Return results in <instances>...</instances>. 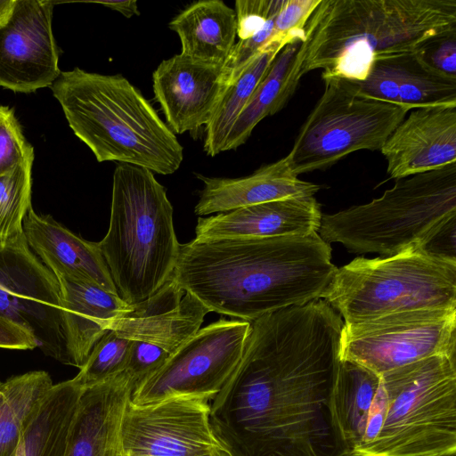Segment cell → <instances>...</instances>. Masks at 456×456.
Masks as SVG:
<instances>
[{
  "label": "cell",
  "mask_w": 456,
  "mask_h": 456,
  "mask_svg": "<svg viewBox=\"0 0 456 456\" xmlns=\"http://www.w3.org/2000/svg\"><path fill=\"white\" fill-rule=\"evenodd\" d=\"M344 322L322 298L251 322L242 356L210 401V424L232 456H352L329 400Z\"/></svg>",
  "instance_id": "6da1fadb"
},
{
  "label": "cell",
  "mask_w": 456,
  "mask_h": 456,
  "mask_svg": "<svg viewBox=\"0 0 456 456\" xmlns=\"http://www.w3.org/2000/svg\"><path fill=\"white\" fill-rule=\"evenodd\" d=\"M338 267L317 232L180 246L172 277L209 312L253 322L322 298Z\"/></svg>",
  "instance_id": "7a4b0ae2"
},
{
  "label": "cell",
  "mask_w": 456,
  "mask_h": 456,
  "mask_svg": "<svg viewBox=\"0 0 456 456\" xmlns=\"http://www.w3.org/2000/svg\"><path fill=\"white\" fill-rule=\"evenodd\" d=\"M456 29V0H321L296 53L301 77L362 81L380 58Z\"/></svg>",
  "instance_id": "3957f363"
},
{
  "label": "cell",
  "mask_w": 456,
  "mask_h": 456,
  "mask_svg": "<svg viewBox=\"0 0 456 456\" xmlns=\"http://www.w3.org/2000/svg\"><path fill=\"white\" fill-rule=\"evenodd\" d=\"M74 134L98 162L115 161L171 175L183 148L142 92L120 74L74 68L50 86Z\"/></svg>",
  "instance_id": "277c9868"
},
{
  "label": "cell",
  "mask_w": 456,
  "mask_h": 456,
  "mask_svg": "<svg viewBox=\"0 0 456 456\" xmlns=\"http://www.w3.org/2000/svg\"><path fill=\"white\" fill-rule=\"evenodd\" d=\"M173 212L151 171L117 165L110 225L99 245L118 296L128 305L151 297L173 274L181 246Z\"/></svg>",
  "instance_id": "5b68a950"
},
{
  "label": "cell",
  "mask_w": 456,
  "mask_h": 456,
  "mask_svg": "<svg viewBox=\"0 0 456 456\" xmlns=\"http://www.w3.org/2000/svg\"><path fill=\"white\" fill-rule=\"evenodd\" d=\"M456 214V163L396 181L382 196L322 214L317 233L355 254L391 256L418 245Z\"/></svg>",
  "instance_id": "8992f818"
},
{
  "label": "cell",
  "mask_w": 456,
  "mask_h": 456,
  "mask_svg": "<svg viewBox=\"0 0 456 456\" xmlns=\"http://www.w3.org/2000/svg\"><path fill=\"white\" fill-rule=\"evenodd\" d=\"M380 379L385 419L356 456H456V356L427 357Z\"/></svg>",
  "instance_id": "52a82bcc"
},
{
  "label": "cell",
  "mask_w": 456,
  "mask_h": 456,
  "mask_svg": "<svg viewBox=\"0 0 456 456\" xmlns=\"http://www.w3.org/2000/svg\"><path fill=\"white\" fill-rule=\"evenodd\" d=\"M322 299L346 325L400 312L456 309V264L416 247L391 256H359L337 268Z\"/></svg>",
  "instance_id": "ba28073f"
},
{
  "label": "cell",
  "mask_w": 456,
  "mask_h": 456,
  "mask_svg": "<svg viewBox=\"0 0 456 456\" xmlns=\"http://www.w3.org/2000/svg\"><path fill=\"white\" fill-rule=\"evenodd\" d=\"M322 80L324 91L286 155L297 175L330 167L357 151H380L409 112L358 95L348 80Z\"/></svg>",
  "instance_id": "9c48e42d"
},
{
  "label": "cell",
  "mask_w": 456,
  "mask_h": 456,
  "mask_svg": "<svg viewBox=\"0 0 456 456\" xmlns=\"http://www.w3.org/2000/svg\"><path fill=\"white\" fill-rule=\"evenodd\" d=\"M437 354L456 356V309L412 310L344 324L342 360L379 376Z\"/></svg>",
  "instance_id": "30bf717a"
},
{
  "label": "cell",
  "mask_w": 456,
  "mask_h": 456,
  "mask_svg": "<svg viewBox=\"0 0 456 456\" xmlns=\"http://www.w3.org/2000/svg\"><path fill=\"white\" fill-rule=\"evenodd\" d=\"M250 326V322L221 318L200 329L134 388L131 403L147 404L178 394L216 395L238 365Z\"/></svg>",
  "instance_id": "8fae6325"
},
{
  "label": "cell",
  "mask_w": 456,
  "mask_h": 456,
  "mask_svg": "<svg viewBox=\"0 0 456 456\" xmlns=\"http://www.w3.org/2000/svg\"><path fill=\"white\" fill-rule=\"evenodd\" d=\"M0 316L28 328L45 355L68 365L58 280L23 232L0 243Z\"/></svg>",
  "instance_id": "7c38bea8"
},
{
  "label": "cell",
  "mask_w": 456,
  "mask_h": 456,
  "mask_svg": "<svg viewBox=\"0 0 456 456\" xmlns=\"http://www.w3.org/2000/svg\"><path fill=\"white\" fill-rule=\"evenodd\" d=\"M210 394H178L136 405L122 422L127 456H204L229 452L210 424Z\"/></svg>",
  "instance_id": "4fadbf2b"
},
{
  "label": "cell",
  "mask_w": 456,
  "mask_h": 456,
  "mask_svg": "<svg viewBox=\"0 0 456 456\" xmlns=\"http://www.w3.org/2000/svg\"><path fill=\"white\" fill-rule=\"evenodd\" d=\"M53 2L16 0L0 27V86L32 93L51 86L61 74L53 29Z\"/></svg>",
  "instance_id": "5bb4252c"
},
{
  "label": "cell",
  "mask_w": 456,
  "mask_h": 456,
  "mask_svg": "<svg viewBox=\"0 0 456 456\" xmlns=\"http://www.w3.org/2000/svg\"><path fill=\"white\" fill-rule=\"evenodd\" d=\"M152 88L173 133L194 132L208 124L224 90L223 65L178 53L158 65Z\"/></svg>",
  "instance_id": "9a60e30c"
},
{
  "label": "cell",
  "mask_w": 456,
  "mask_h": 456,
  "mask_svg": "<svg viewBox=\"0 0 456 456\" xmlns=\"http://www.w3.org/2000/svg\"><path fill=\"white\" fill-rule=\"evenodd\" d=\"M380 149L391 178L456 163V106L411 110Z\"/></svg>",
  "instance_id": "2e32d148"
},
{
  "label": "cell",
  "mask_w": 456,
  "mask_h": 456,
  "mask_svg": "<svg viewBox=\"0 0 456 456\" xmlns=\"http://www.w3.org/2000/svg\"><path fill=\"white\" fill-rule=\"evenodd\" d=\"M209 311L171 276L151 297L112 320L109 330L173 354L200 329Z\"/></svg>",
  "instance_id": "e0dca14e"
},
{
  "label": "cell",
  "mask_w": 456,
  "mask_h": 456,
  "mask_svg": "<svg viewBox=\"0 0 456 456\" xmlns=\"http://www.w3.org/2000/svg\"><path fill=\"white\" fill-rule=\"evenodd\" d=\"M134 385L132 376L123 370L84 387L66 456H127L122 422Z\"/></svg>",
  "instance_id": "ac0fdd59"
},
{
  "label": "cell",
  "mask_w": 456,
  "mask_h": 456,
  "mask_svg": "<svg viewBox=\"0 0 456 456\" xmlns=\"http://www.w3.org/2000/svg\"><path fill=\"white\" fill-rule=\"evenodd\" d=\"M322 216L314 196L273 200L199 217L195 240L309 235L318 232Z\"/></svg>",
  "instance_id": "d6986e66"
},
{
  "label": "cell",
  "mask_w": 456,
  "mask_h": 456,
  "mask_svg": "<svg viewBox=\"0 0 456 456\" xmlns=\"http://www.w3.org/2000/svg\"><path fill=\"white\" fill-rule=\"evenodd\" d=\"M22 229L31 251L56 278L90 283L118 295L99 242L82 239L51 216L38 215L32 207Z\"/></svg>",
  "instance_id": "ffe728a7"
},
{
  "label": "cell",
  "mask_w": 456,
  "mask_h": 456,
  "mask_svg": "<svg viewBox=\"0 0 456 456\" xmlns=\"http://www.w3.org/2000/svg\"><path fill=\"white\" fill-rule=\"evenodd\" d=\"M204 186L194 212L198 216L295 197L314 196L322 186L298 178L287 156L239 178L197 175Z\"/></svg>",
  "instance_id": "44dd1931"
},
{
  "label": "cell",
  "mask_w": 456,
  "mask_h": 456,
  "mask_svg": "<svg viewBox=\"0 0 456 456\" xmlns=\"http://www.w3.org/2000/svg\"><path fill=\"white\" fill-rule=\"evenodd\" d=\"M60 286L62 328L68 365L81 369L112 320L129 310L118 295L95 285L56 278Z\"/></svg>",
  "instance_id": "7402d4cb"
},
{
  "label": "cell",
  "mask_w": 456,
  "mask_h": 456,
  "mask_svg": "<svg viewBox=\"0 0 456 456\" xmlns=\"http://www.w3.org/2000/svg\"><path fill=\"white\" fill-rule=\"evenodd\" d=\"M181 43V54L224 65L235 45L234 9L222 0H200L180 12L168 24Z\"/></svg>",
  "instance_id": "603a6c76"
},
{
  "label": "cell",
  "mask_w": 456,
  "mask_h": 456,
  "mask_svg": "<svg viewBox=\"0 0 456 456\" xmlns=\"http://www.w3.org/2000/svg\"><path fill=\"white\" fill-rule=\"evenodd\" d=\"M380 385L377 373L356 362L341 361L333 380L329 410L334 432L352 456L363 443Z\"/></svg>",
  "instance_id": "cb8c5ba5"
},
{
  "label": "cell",
  "mask_w": 456,
  "mask_h": 456,
  "mask_svg": "<svg viewBox=\"0 0 456 456\" xmlns=\"http://www.w3.org/2000/svg\"><path fill=\"white\" fill-rule=\"evenodd\" d=\"M84 387L75 377L53 384L25 427L15 456H66Z\"/></svg>",
  "instance_id": "d4e9b609"
},
{
  "label": "cell",
  "mask_w": 456,
  "mask_h": 456,
  "mask_svg": "<svg viewBox=\"0 0 456 456\" xmlns=\"http://www.w3.org/2000/svg\"><path fill=\"white\" fill-rule=\"evenodd\" d=\"M300 43L288 44L277 54L232 126L224 151L245 143L256 125L281 110L292 96L301 79L295 68Z\"/></svg>",
  "instance_id": "484cf974"
},
{
  "label": "cell",
  "mask_w": 456,
  "mask_h": 456,
  "mask_svg": "<svg viewBox=\"0 0 456 456\" xmlns=\"http://www.w3.org/2000/svg\"><path fill=\"white\" fill-rule=\"evenodd\" d=\"M385 67L397 104L409 111L456 106V78L428 66L415 51L387 57Z\"/></svg>",
  "instance_id": "4316f807"
},
{
  "label": "cell",
  "mask_w": 456,
  "mask_h": 456,
  "mask_svg": "<svg viewBox=\"0 0 456 456\" xmlns=\"http://www.w3.org/2000/svg\"><path fill=\"white\" fill-rule=\"evenodd\" d=\"M287 45H266L224 90L205 126L204 151L214 157L224 151L225 142L240 113L242 111L270 65Z\"/></svg>",
  "instance_id": "83f0119b"
},
{
  "label": "cell",
  "mask_w": 456,
  "mask_h": 456,
  "mask_svg": "<svg viewBox=\"0 0 456 456\" xmlns=\"http://www.w3.org/2000/svg\"><path fill=\"white\" fill-rule=\"evenodd\" d=\"M53 385L45 370L0 380V456H15L25 427Z\"/></svg>",
  "instance_id": "f1b7e54d"
},
{
  "label": "cell",
  "mask_w": 456,
  "mask_h": 456,
  "mask_svg": "<svg viewBox=\"0 0 456 456\" xmlns=\"http://www.w3.org/2000/svg\"><path fill=\"white\" fill-rule=\"evenodd\" d=\"M29 159L0 175V243L23 232V219L31 206L32 165Z\"/></svg>",
  "instance_id": "f546056e"
},
{
  "label": "cell",
  "mask_w": 456,
  "mask_h": 456,
  "mask_svg": "<svg viewBox=\"0 0 456 456\" xmlns=\"http://www.w3.org/2000/svg\"><path fill=\"white\" fill-rule=\"evenodd\" d=\"M132 340L109 330L94 346L75 378L84 386L107 379L126 369Z\"/></svg>",
  "instance_id": "4dcf8cb0"
},
{
  "label": "cell",
  "mask_w": 456,
  "mask_h": 456,
  "mask_svg": "<svg viewBox=\"0 0 456 456\" xmlns=\"http://www.w3.org/2000/svg\"><path fill=\"white\" fill-rule=\"evenodd\" d=\"M34 158V149L25 139L14 110L0 105V175Z\"/></svg>",
  "instance_id": "1f68e13d"
},
{
  "label": "cell",
  "mask_w": 456,
  "mask_h": 456,
  "mask_svg": "<svg viewBox=\"0 0 456 456\" xmlns=\"http://www.w3.org/2000/svg\"><path fill=\"white\" fill-rule=\"evenodd\" d=\"M281 3L282 0H237L234 11L240 40L262 33L273 36L274 20Z\"/></svg>",
  "instance_id": "d6a6232c"
},
{
  "label": "cell",
  "mask_w": 456,
  "mask_h": 456,
  "mask_svg": "<svg viewBox=\"0 0 456 456\" xmlns=\"http://www.w3.org/2000/svg\"><path fill=\"white\" fill-rule=\"evenodd\" d=\"M321 0H282L276 14L272 43L285 45L305 38L308 20Z\"/></svg>",
  "instance_id": "836d02e7"
},
{
  "label": "cell",
  "mask_w": 456,
  "mask_h": 456,
  "mask_svg": "<svg viewBox=\"0 0 456 456\" xmlns=\"http://www.w3.org/2000/svg\"><path fill=\"white\" fill-rule=\"evenodd\" d=\"M415 52L433 69L456 78V29L425 40Z\"/></svg>",
  "instance_id": "e575fe53"
},
{
  "label": "cell",
  "mask_w": 456,
  "mask_h": 456,
  "mask_svg": "<svg viewBox=\"0 0 456 456\" xmlns=\"http://www.w3.org/2000/svg\"><path fill=\"white\" fill-rule=\"evenodd\" d=\"M171 354L163 348L143 341L132 340L126 369L134 387L158 371Z\"/></svg>",
  "instance_id": "d590c367"
},
{
  "label": "cell",
  "mask_w": 456,
  "mask_h": 456,
  "mask_svg": "<svg viewBox=\"0 0 456 456\" xmlns=\"http://www.w3.org/2000/svg\"><path fill=\"white\" fill-rule=\"evenodd\" d=\"M415 247L427 256L456 264V214L436 225Z\"/></svg>",
  "instance_id": "8d00e7d4"
},
{
  "label": "cell",
  "mask_w": 456,
  "mask_h": 456,
  "mask_svg": "<svg viewBox=\"0 0 456 456\" xmlns=\"http://www.w3.org/2000/svg\"><path fill=\"white\" fill-rule=\"evenodd\" d=\"M37 341L28 328L0 316V348L28 350L37 347Z\"/></svg>",
  "instance_id": "74e56055"
},
{
  "label": "cell",
  "mask_w": 456,
  "mask_h": 456,
  "mask_svg": "<svg viewBox=\"0 0 456 456\" xmlns=\"http://www.w3.org/2000/svg\"><path fill=\"white\" fill-rule=\"evenodd\" d=\"M94 3L102 4L111 10L118 12L126 18L140 15L137 1L135 0L95 1Z\"/></svg>",
  "instance_id": "f35d334b"
},
{
  "label": "cell",
  "mask_w": 456,
  "mask_h": 456,
  "mask_svg": "<svg viewBox=\"0 0 456 456\" xmlns=\"http://www.w3.org/2000/svg\"><path fill=\"white\" fill-rule=\"evenodd\" d=\"M16 0H0V27L5 25L10 20Z\"/></svg>",
  "instance_id": "ab89813d"
},
{
  "label": "cell",
  "mask_w": 456,
  "mask_h": 456,
  "mask_svg": "<svg viewBox=\"0 0 456 456\" xmlns=\"http://www.w3.org/2000/svg\"><path fill=\"white\" fill-rule=\"evenodd\" d=\"M204 456H232L230 452H221V453H214Z\"/></svg>",
  "instance_id": "60d3db41"
}]
</instances>
